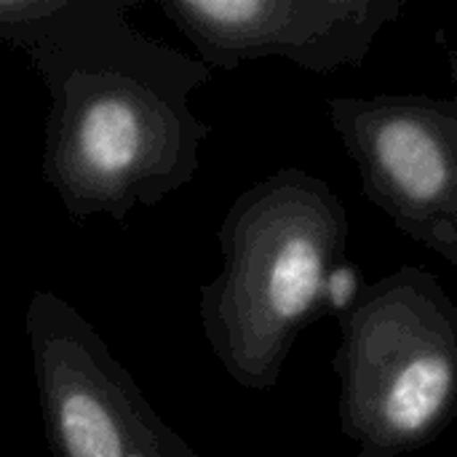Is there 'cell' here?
<instances>
[{
  "label": "cell",
  "instance_id": "cell-1",
  "mask_svg": "<svg viewBox=\"0 0 457 457\" xmlns=\"http://www.w3.org/2000/svg\"><path fill=\"white\" fill-rule=\"evenodd\" d=\"M134 0H72L27 56L48 91L40 179L72 222H126L193 171L204 129L185 94L204 72L137 32Z\"/></svg>",
  "mask_w": 457,
  "mask_h": 457
},
{
  "label": "cell",
  "instance_id": "cell-2",
  "mask_svg": "<svg viewBox=\"0 0 457 457\" xmlns=\"http://www.w3.org/2000/svg\"><path fill=\"white\" fill-rule=\"evenodd\" d=\"M51 457H193L155 418L104 337L64 297L37 289L24 313Z\"/></svg>",
  "mask_w": 457,
  "mask_h": 457
},
{
  "label": "cell",
  "instance_id": "cell-3",
  "mask_svg": "<svg viewBox=\"0 0 457 457\" xmlns=\"http://www.w3.org/2000/svg\"><path fill=\"white\" fill-rule=\"evenodd\" d=\"M378 158L388 177L410 198H434L447 179L445 155L436 139L410 120H394L378 134Z\"/></svg>",
  "mask_w": 457,
  "mask_h": 457
},
{
  "label": "cell",
  "instance_id": "cell-4",
  "mask_svg": "<svg viewBox=\"0 0 457 457\" xmlns=\"http://www.w3.org/2000/svg\"><path fill=\"white\" fill-rule=\"evenodd\" d=\"M453 388V367L447 359L426 356L412 361L394 383L386 412L402 431H418L428 426L445 407Z\"/></svg>",
  "mask_w": 457,
  "mask_h": 457
},
{
  "label": "cell",
  "instance_id": "cell-5",
  "mask_svg": "<svg viewBox=\"0 0 457 457\" xmlns=\"http://www.w3.org/2000/svg\"><path fill=\"white\" fill-rule=\"evenodd\" d=\"M321 284V254L308 238L281 246L268 273V305L281 319L303 316Z\"/></svg>",
  "mask_w": 457,
  "mask_h": 457
},
{
  "label": "cell",
  "instance_id": "cell-6",
  "mask_svg": "<svg viewBox=\"0 0 457 457\" xmlns=\"http://www.w3.org/2000/svg\"><path fill=\"white\" fill-rule=\"evenodd\" d=\"M72 11V0H0V43L32 51Z\"/></svg>",
  "mask_w": 457,
  "mask_h": 457
}]
</instances>
